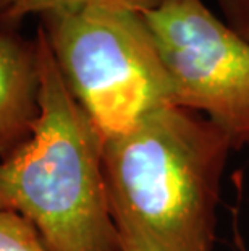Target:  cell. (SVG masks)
<instances>
[{"instance_id": "6da1fadb", "label": "cell", "mask_w": 249, "mask_h": 251, "mask_svg": "<svg viewBox=\"0 0 249 251\" xmlns=\"http://www.w3.org/2000/svg\"><path fill=\"white\" fill-rule=\"evenodd\" d=\"M34 50L39 112L26 140L0 159V207L26 219L50 251H118L104 141L65 84L42 26Z\"/></svg>"}, {"instance_id": "7a4b0ae2", "label": "cell", "mask_w": 249, "mask_h": 251, "mask_svg": "<svg viewBox=\"0 0 249 251\" xmlns=\"http://www.w3.org/2000/svg\"><path fill=\"white\" fill-rule=\"evenodd\" d=\"M231 141L198 112L167 105L104 143L112 214L158 251H214Z\"/></svg>"}, {"instance_id": "3957f363", "label": "cell", "mask_w": 249, "mask_h": 251, "mask_svg": "<svg viewBox=\"0 0 249 251\" xmlns=\"http://www.w3.org/2000/svg\"><path fill=\"white\" fill-rule=\"evenodd\" d=\"M42 18L65 84L104 143L175 105L172 79L139 12L81 7Z\"/></svg>"}, {"instance_id": "277c9868", "label": "cell", "mask_w": 249, "mask_h": 251, "mask_svg": "<svg viewBox=\"0 0 249 251\" xmlns=\"http://www.w3.org/2000/svg\"><path fill=\"white\" fill-rule=\"evenodd\" d=\"M175 89V105L207 117L233 149L249 146V41L203 0L142 12Z\"/></svg>"}, {"instance_id": "5b68a950", "label": "cell", "mask_w": 249, "mask_h": 251, "mask_svg": "<svg viewBox=\"0 0 249 251\" xmlns=\"http://www.w3.org/2000/svg\"><path fill=\"white\" fill-rule=\"evenodd\" d=\"M36 50L0 34V154L18 146L38 117Z\"/></svg>"}, {"instance_id": "8992f818", "label": "cell", "mask_w": 249, "mask_h": 251, "mask_svg": "<svg viewBox=\"0 0 249 251\" xmlns=\"http://www.w3.org/2000/svg\"><path fill=\"white\" fill-rule=\"evenodd\" d=\"M165 0H10L5 17L10 20H20L31 13L49 15L62 10H75L81 7H110L126 8L133 12H147L157 8Z\"/></svg>"}, {"instance_id": "52a82bcc", "label": "cell", "mask_w": 249, "mask_h": 251, "mask_svg": "<svg viewBox=\"0 0 249 251\" xmlns=\"http://www.w3.org/2000/svg\"><path fill=\"white\" fill-rule=\"evenodd\" d=\"M0 251H50L31 224L0 207Z\"/></svg>"}, {"instance_id": "ba28073f", "label": "cell", "mask_w": 249, "mask_h": 251, "mask_svg": "<svg viewBox=\"0 0 249 251\" xmlns=\"http://www.w3.org/2000/svg\"><path fill=\"white\" fill-rule=\"evenodd\" d=\"M118 230V251H158L146 233L128 219L113 216Z\"/></svg>"}, {"instance_id": "9c48e42d", "label": "cell", "mask_w": 249, "mask_h": 251, "mask_svg": "<svg viewBox=\"0 0 249 251\" xmlns=\"http://www.w3.org/2000/svg\"><path fill=\"white\" fill-rule=\"evenodd\" d=\"M226 25L249 41V0H219Z\"/></svg>"}, {"instance_id": "30bf717a", "label": "cell", "mask_w": 249, "mask_h": 251, "mask_svg": "<svg viewBox=\"0 0 249 251\" xmlns=\"http://www.w3.org/2000/svg\"><path fill=\"white\" fill-rule=\"evenodd\" d=\"M8 5H10V0H0V12H2L3 15H5V12H7Z\"/></svg>"}]
</instances>
